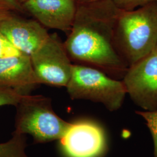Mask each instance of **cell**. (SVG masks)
Listing matches in <instances>:
<instances>
[{
	"label": "cell",
	"mask_w": 157,
	"mask_h": 157,
	"mask_svg": "<svg viewBox=\"0 0 157 157\" xmlns=\"http://www.w3.org/2000/svg\"><path fill=\"white\" fill-rule=\"evenodd\" d=\"M120 11L112 0L77 2L72 27L63 43L71 60L122 80L129 66L115 42Z\"/></svg>",
	"instance_id": "cell-1"
},
{
	"label": "cell",
	"mask_w": 157,
	"mask_h": 157,
	"mask_svg": "<svg viewBox=\"0 0 157 157\" xmlns=\"http://www.w3.org/2000/svg\"><path fill=\"white\" fill-rule=\"evenodd\" d=\"M119 54L128 66L157 47V2L133 10H121L115 30Z\"/></svg>",
	"instance_id": "cell-2"
},
{
	"label": "cell",
	"mask_w": 157,
	"mask_h": 157,
	"mask_svg": "<svg viewBox=\"0 0 157 157\" xmlns=\"http://www.w3.org/2000/svg\"><path fill=\"white\" fill-rule=\"evenodd\" d=\"M14 133L31 135L36 143L59 140L71 126L54 111L49 97L23 95L17 106Z\"/></svg>",
	"instance_id": "cell-3"
},
{
	"label": "cell",
	"mask_w": 157,
	"mask_h": 157,
	"mask_svg": "<svg viewBox=\"0 0 157 157\" xmlns=\"http://www.w3.org/2000/svg\"><path fill=\"white\" fill-rule=\"evenodd\" d=\"M66 88L71 99L100 103L111 112L122 107L127 95L122 80L113 78L95 67L79 63L73 64Z\"/></svg>",
	"instance_id": "cell-4"
},
{
	"label": "cell",
	"mask_w": 157,
	"mask_h": 157,
	"mask_svg": "<svg viewBox=\"0 0 157 157\" xmlns=\"http://www.w3.org/2000/svg\"><path fill=\"white\" fill-rule=\"evenodd\" d=\"M29 56L40 84L67 87L73 64L56 34H50L45 43Z\"/></svg>",
	"instance_id": "cell-5"
},
{
	"label": "cell",
	"mask_w": 157,
	"mask_h": 157,
	"mask_svg": "<svg viewBox=\"0 0 157 157\" xmlns=\"http://www.w3.org/2000/svg\"><path fill=\"white\" fill-rule=\"evenodd\" d=\"M59 141V148L64 157H103L108 150L105 129L87 118L71 122Z\"/></svg>",
	"instance_id": "cell-6"
},
{
	"label": "cell",
	"mask_w": 157,
	"mask_h": 157,
	"mask_svg": "<svg viewBox=\"0 0 157 157\" xmlns=\"http://www.w3.org/2000/svg\"><path fill=\"white\" fill-rule=\"evenodd\" d=\"M127 94L142 111L157 109V50L130 65L122 79Z\"/></svg>",
	"instance_id": "cell-7"
},
{
	"label": "cell",
	"mask_w": 157,
	"mask_h": 157,
	"mask_svg": "<svg viewBox=\"0 0 157 157\" xmlns=\"http://www.w3.org/2000/svg\"><path fill=\"white\" fill-rule=\"evenodd\" d=\"M0 32L22 54L31 56L50 36L36 20L25 19L11 13L0 22Z\"/></svg>",
	"instance_id": "cell-8"
},
{
	"label": "cell",
	"mask_w": 157,
	"mask_h": 157,
	"mask_svg": "<svg viewBox=\"0 0 157 157\" xmlns=\"http://www.w3.org/2000/svg\"><path fill=\"white\" fill-rule=\"evenodd\" d=\"M28 12L44 27L69 33L75 17V0H29L23 4Z\"/></svg>",
	"instance_id": "cell-9"
},
{
	"label": "cell",
	"mask_w": 157,
	"mask_h": 157,
	"mask_svg": "<svg viewBox=\"0 0 157 157\" xmlns=\"http://www.w3.org/2000/svg\"><path fill=\"white\" fill-rule=\"evenodd\" d=\"M39 84L29 56L22 54L0 59V86L25 95L30 94Z\"/></svg>",
	"instance_id": "cell-10"
},
{
	"label": "cell",
	"mask_w": 157,
	"mask_h": 157,
	"mask_svg": "<svg viewBox=\"0 0 157 157\" xmlns=\"http://www.w3.org/2000/svg\"><path fill=\"white\" fill-rule=\"evenodd\" d=\"M26 146L25 135L13 132L10 140L0 143V157H29L25 151Z\"/></svg>",
	"instance_id": "cell-11"
},
{
	"label": "cell",
	"mask_w": 157,
	"mask_h": 157,
	"mask_svg": "<svg viewBox=\"0 0 157 157\" xmlns=\"http://www.w3.org/2000/svg\"><path fill=\"white\" fill-rule=\"evenodd\" d=\"M136 113L144 119L153 142V157H157V109L153 111H137Z\"/></svg>",
	"instance_id": "cell-12"
},
{
	"label": "cell",
	"mask_w": 157,
	"mask_h": 157,
	"mask_svg": "<svg viewBox=\"0 0 157 157\" xmlns=\"http://www.w3.org/2000/svg\"><path fill=\"white\" fill-rule=\"evenodd\" d=\"M23 96L15 90L0 86V107L5 105L16 107Z\"/></svg>",
	"instance_id": "cell-13"
},
{
	"label": "cell",
	"mask_w": 157,
	"mask_h": 157,
	"mask_svg": "<svg viewBox=\"0 0 157 157\" xmlns=\"http://www.w3.org/2000/svg\"><path fill=\"white\" fill-rule=\"evenodd\" d=\"M22 54L0 32V59L18 56Z\"/></svg>",
	"instance_id": "cell-14"
},
{
	"label": "cell",
	"mask_w": 157,
	"mask_h": 157,
	"mask_svg": "<svg viewBox=\"0 0 157 157\" xmlns=\"http://www.w3.org/2000/svg\"><path fill=\"white\" fill-rule=\"evenodd\" d=\"M113 3L122 10H133L142 6L157 2V0H112Z\"/></svg>",
	"instance_id": "cell-15"
},
{
	"label": "cell",
	"mask_w": 157,
	"mask_h": 157,
	"mask_svg": "<svg viewBox=\"0 0 157 157\" xmlns=\"http://www.w3.org/2000/svg\"><path fill=\"white\" fill-rule=\"evenodd\" d=\"M0 3L6 6L11 11H23L22 6H20L15 0H0Z\"/></svg>",
	"instance_id": "cell-16"
},
{
	"label": "cell",
	"mask_w": 157,
	"mask_h": 157,
	"mask_svg": "<svg viewBox=\"0 0 157 157\" xmlns=\"http://www.w3.org/2000/svg\"><path fill=\"white\" fill-rule=\"evenodd\" d=\"M11 10L0 3V22L11 14Z\"/></svg>",
	"instance_id": "cell-17"
},
{
	"label": "cell",
	"mask_w": 157,
	"mask_h": 157,
	"mask_svg": "<svg viewBox=\"0 0 157 157\" xmlns=\"http://www.w3.org/2000/svg\"><path fill=\"white\" fill-rule=\"evenodd\" d=\"M20 5V6H22L23 4H24L25 2H27L29 0H15Z\"/></svg>",
	"instance_id": "cell-18"
},
{
	"label": "cell",
	"mask_w": 157,
	"mask_h": 157,
	"mask_svg": "<svg viewBox=\"0 0 157 157\" xmlns=\"http://www.w3.org/2000/svg\"><path fill=\"white\" fill-rule=\"evenodd\" d=\"M95 0H75L76 2H88V1H92Z\"/></svg>",
	"instance_id": "cell-19"
},
{
	"label": "cell",
	"mask_w": 157,
	"mask_h": 157,
	"mask_svg": "<svg viewBox=\"0 0 157 157\" xmlns=\"http://www.w3.org/2000/svg\"><path fill=\"white\" fill-rule=\"evenodd\" d=\"M156 50H157V49H156Z\"/></svg>",
	"instance_id": "cell-20"
}]
</instances>
